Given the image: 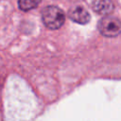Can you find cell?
<instances>
[{"instance_id":"3","label":"cell","mask_w":121,"mask_h":121,"mask_svg":"<svg viewBox=\"0 0 121 121\" xmlns=\"http://www.w3.org/2000/svg\"><path fill=\"white\" fill-rule=\"evenodd\" d=\"M68 16L72 21L78 24H81V25H85L90 21L89 12L82 7H76L72 9L69 11Z\"/></svg>"},{"instance_id":"4","label":"cell","mask_w":121,"mask_h":121,"mask_svg":"<svg viewBox=\"0 0 121 121\" xmlns=\"http://www.w3.org/2000/svg\"><path fill=\"white\" fill-rule=\"evenodd\" d=\"M92 8L98 14L108 15L113 10L114 5L112 0H94Z\"/></svg>"},{"instance_id":"5","label":"cell","mask_w":121,"mask_h":121,"mask_svg":"<svg viewBox=\"0 0 121 121\" xmlns=\"http://www.w3.org/2000/svg\"><path fill=\"white\" fill-rule=\"evenodd\" d=\"M42 0H19L18 6L23 11H28L39 6Z\"/></svg>"},{"instance_id":"1","label":"cell","mask_w":121,"mask_h":121,"mask_svg":"<svg viewBox=\"0 0 121 121\" xmlns=\"http://www.w3.org/2000/svg\"><path fill=\"white\" fill-rule=\"evenodd\" d=\"M43 25L49 29H59L65 22L64 12L55 6H47L42 11Z\"/></svg>"},{"instance_id":"2","label":"cell","mask_w":121,"mask_h":121,"mask_svg":"<svg viewBox=\"0 0 121 121\" xmlns=\"http://www.w3.org/2000/svg\"><path fill=\"white\" fill-rule=\"evenodd\" d=\"M98 30L105 37H116L121 33V21L112 16H105L98 23Z\"/></svg>"}]
</instances>
